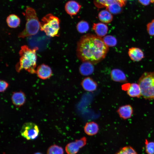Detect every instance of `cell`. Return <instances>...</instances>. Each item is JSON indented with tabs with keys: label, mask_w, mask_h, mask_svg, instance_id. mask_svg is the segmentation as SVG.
I'll list each match as a JSON object with an SVG mask.
<instances>
[{
	"label": "cell",
	"mask_w": 154,
	"mask_h": 154,
	"mask_svg": "<svg viewBox=\"0 0 154 154\" xmlns=\"http://www.w3.org/2000/svg\"><path fill=\"white\" fill-rule=\"evenodd\" d=\"M20 22L19 18L15 14L9 15L6 19V22L8 25L12 28H16L18 27Z\"/></svg>",
	"instance_id": "obj_19"
},
{
	"label": "cell",
	"mask_w": 154,
	"mask_h": 154,
	"mask_svg": "<svg viewBox=\"0 0 154 154\" xmlns=\"http://www.w3.org/2000/svg\"><path fill=\"white\" fill-rule=\"evenodd\" d=\"M145 143L146 153L147 154H154V142L148 141L146 139Z\"/></svg>",
	"instance_id": "obj_26"
},
{
	"label": "cell",
	"mask_w": 154,
	"mask_h": 154,
	"mask_svg": "<svg viewBox=\"0 0 154 154\" xmlns=\"http://www.w3.org/2000/svg\"><path fill=\"white\" fill-rule=\"evenodd\" d=\"M151 3H154V0H151Z\"/></svg>",
	"instance_id": "obj_33"
},
{
	"label": "cell",
	"mask_w": 154,
	"mask_h": 154,
	"mask_svg": "<svg viewBox=\"0 0 154 154\" xmlns=\"http://www.w3.org/2000/svg\"><path fill=\"white\" fill-rule=\"evenodd\" d=\"M93 64L88 62H84L80 66L79 71L83 76H88L92 74L94 71Z\"/></svg>",
	"instance_id": "obj_18"
},
{
	"label": "cell",
	"mask_w": 154,
	"mask_h": 154,
	"mask_svg": "<svg viewBox=\"0 0 154 154\" xmlns=\"http://www.w3.org/2000/svg\"><path fill=\"white\" fill-rule=\"evenodd\" d=\"M26 21L25 29L18 35L19 37H25L36 34L40 29V22L38 20L36 11L32 8L27 7L25 10Z\"/></svg>",
	"instance_id": "obj_3"
},
{
	"label": "cell",
	"mask_w": 154,
	"mask_h": 154,
	"mask_svg": "<svg viewBox=\"0 0 154 154\" xmlns=\"http://www.w3.org/2000/svg\"><path fill=\"white\" fill-rule=\"evenodd\" d=\"M8 84L4 80H1L0 81V91L3 92L5 91L8 86Z\"/></svg>",
	"instance_id": "obj_29"
},
{
	"label": "cell",
	"mask_w": 154,
	"mask_h": 154,
	"mask_svg": "<svg viewBox=\"0 0 154 154\" xmlns=\"http://www.w3.org/2000/svg\"><path fill=\"white\" fill-rule=\"evenodd\" d=\"M128 54L131 59L135 62L139 61L144 57V54L142 50L136 47L129 48L128 50Z\"/></svg>",
	"instance_id": "obj_10"
},
{
	"label": "cell",
	"mask_w": 154,
	"mask_h": 154,
	"mask_svg": "<svg viewBox=\"0 0 154 154\" xmlns=\"http://www.w3.org/2000/svg\"><path fill=\"white\" fill-rule=\"evenodd\" d=\"M147 29L149 35L154 36V19L147 24Z\"/></svg>",
	"instance_id": "obj_27"
},
{
	"label": "cell",
	"mask_w": 154,
	"mask_h": 154,
	"mask_svg": "<svg viewBox=\"0 0 154 154\" xmlns=\"http://www.w3.org/2000/svg\"><path fill=\"white\" fill-rule=\"evenodd\" d=\"M98 17L99 20L102 22L108 23H110L113 19L112 14L106 10L101 11L99 13Z\"/></svg>",
	"instance_id": "obj_20"
},
{
	"label": "cell",
	"mask_w": 154,
	"mask_h": 154,
	"mask_svg": "<svg viewBox=\"0 0 154 154\" xmlns=\"http://www.w3.org/2000/svg\"><path fill=\"white\" fill-rule=\"evenodd\" d=\"M36 73L39 78L45 80L49 78L52 76V73L50 67L43 64L38 67Z\"/></svg>",
	"instance_id": "obj_12"
},
{
	"label": "cell",
	"mask_w": 154,
	"mask_h": 154,
	"mask_svg": "<svg viewBox=\"0 0 154 154\" xmlns=\"http://www.w3.org/2000/svg\"><path fill=\"white\" fill-rule=\"evenodd\" d=\"M39 133L38 126L32 122L25 123L23 125L21 130V136L27 140L35 139Z\"/></svg>",
	"instance_id": "obj_6"
},
{
	"label": "cell",
	"mask_w": 154,
	"mask_h": 154,
	"mask_svg": "<svg viewBox=\"0 0 154 154\" xmlns=\"http://www.w3.org/2000/svg\"><path fill=\"white\" fill-rule=\"evenodd\" d=\"M47 154H64V151L61 147L53 145L48 148Z\"/></svg>",
	"instance_id": "obj_24"
},
{
	"label": "cell",
	"mask_w": 154,
	"mask_h": 154,
	"mask_svg": "<svg viewBox=\"0 0 154 154\" xmlns=\"http://www.w3.org/2000/svg\"><path fill=\"white\" fill-rule=\"evenodd\" d=\"M81 85L85 91L89 92L95 91L98 86L96 82L90 77L84 78L82 80Z\"/></svg>",
	"instance_id": "obj_13"
},
{
	"label": "cell",
	"mask_w": 154,
	"mask_h": 154,
	"mask_svg": "<svg viewBox=\"0 0 154 154\" xmlns=\"http://www.w3.org/2000/svg\"><path fill=\"white\" fill-rule=\"evenodd\" d=\"M81 6L77 2L74 1H70L66 4L65 9L66 11L68 14L75 15L78 12Z\"/></svg>",
	"instance_id": "obj_15"
},
{
	"label": "cell",
	"mask_w": 154,
	"mask_h": 154,
	"mask_svg": "<svg viewBox=\"0 0 154 154\" xmlns=\"http://www.w3.org/2000/svg\"><path fill=\"white\" fill-rule=\"evenodd\" d=\"M13 104L16 107H19L25 103L26 97L25 94L21 91L13 92L11 96Z\"/></svg>",
	"instance_id": "obj_9"
},
{
	"label": "cell",
	"mask_w": 154,
	"mask_h": 154,
	"mask_svg": "<svg viewBox=\"0 0 154 154\" xmlns=\"http://www.w3.org/2000/svg\"><path fill=\"white\" fill-rule=\"evenodd\" d=\"M92 29L97 35L100 37L104 36L107 34L108 27L105 24L102 23H94Z\"/></svg>",
	"instance_id": "obj_17"
},
{
	"label": "cell",
	"mask_w": 154,
	"mask_h": 154,
	"mask_svg": "<svg viewBox=\"0 0 154 154\" xmlns=\"http://www.w3.org/2000/svg\"><path fill=\"white\" fill-rule=\"evenodd\" d=\"M126 0H117V1L122 6L124 5Z\"/></svg>",
	"instance_id": "obj_31"
},
{
	"label": "cell",
	"mask_w": 154,
	"mask_h": 154,
	"mask_svg": "<svg viewBox=\"0 0 154 154\" xmlns=\"http://www.w3.org/2000/svg\"><path fill=\"white\" fill-rule=\"evenodd\" d=\"M117 112L120 118L123 119H126L131 117L133 110L131 105L127 104L119 107Z\"/></svg>",
	"instance_id": "obj_11"
},
{
	"label": "cell",
	"mask_w": 154,
	"mask_h": 154,
	"mask_svg": "<svg viewBox=\"0 0 154 154\" xmlns=\"http://www.w3.org/2000/svg\"><path fill=\"white\" fill-rule=\"evenodd\" d=\"M137 83L140 88L142 96L144 98L154 100V71L144 72Z\"/></svg>",
	"instance_id": "obj_4"
},
{
	"label": "cell",
	"mask_w": 154,
	"mask_h": 154,
	"mask_svg": "<svg viewBox=\"0 0 154 154\" xmlns=\"http://www.w3.org/2000/svg\"><path fill=\"white\" fill-rule=\"evenodd\" d=\"M76 28L78 31L80 33H84L89 30V26L88 23L86 21H81L77 24Z\"/></svg>",
	"instance_id": "obj_22"
},
{
	"label": "cell",
	"mask_w": 154,
	"mask_h": 154,
	"mask_svg": "<svg viewBox=\"0 0 154 154\" xmlns=\"http://www.w3.org/2000/svg\"><path fill=\"white\" fill-rule=\"evenodd\" d=\"M121 7L120 4L117 1L108 6L106 7V10L112 14H117L121 12Z\"/></svg>",
	"instance_id": "obj_21"
},
{
	"label": "cell",
	"mask_w": 154,
	"mask_h": 154,
	"mask_svg": "<svg viewBox=\"0 0 154 154\" xmlns=\"http://www.w3.org/2000/svg\"><path fill=\"white\" fill-rule=\"evenodd\" d=\"M34 154H42L40 153L37 152V153H34Z\"/></svg>",
	"instance_id": "obj_32"
},
{
	"label": "cell",
	"mask_w": 154,
	"mask_h": 154,
	"mask_svg": "<svg viewBox=\"0 0 154 154\" xmlns=\"http://www.w3.org/2000/svg\"><path fill=\"white\" fill-rule=\"evenodd\" d=\"M116 154H138L131 147L127 146L121 149Z\"/></svg>",
	"instance_id": "obj_25"
},
{
	"label": "cell",
	"mask_w": 154,
	"mask_h": 154,
	"mask_svg": "<svg viewBox=\"0 0 154 154\" xmlns=\"http://www.w3.org/2000/svg\"><path fill=\"white\" fill-rule=\"evenodd\" d=\"M94 3L96 6L99 8L107 6L106 0H95Z\"/></svg>",
	"instance_id": "obj_28"
},
{
	"label": "cell",
	"mask_w": 154,
	"mask_h": 154,
	"mask_svg": "<svg viewBox=\"0 0 154 154\" xmlns=\"http://www.w3.org/2000/svg\"><path fill=\"white\" fill-rule=\"evenodd\" d=\"M122 86V89L127 91L128 95L131 97L139 98L141 96L140 88L137 83L127 84Z\"/></svg>",
	"instance_id": "obj_8"
},
{
	"label": "cell",
	"mask_w": 154,
	"mask_h": 154,
	"mask_svg": "<svg viewBox=\"0 0 154 154\" xmlns=\"http://www.w3.org/2000/svg\"><path fill=\"white\" fill-rule=\"evenodd\" d=\"M110 76L112 79L115 82L121 83L127 82L125 74L122 71L119 69L115 68L112 70Z\"/></svg>",
	"instance_id": "obj_14"
},
{
	"label": "cell",
	"mask_w": 154,
	"mask_h": 154,
	"mask_svg": "<svg viewBox=\"0 0 154 154\" xmlns=\"http://www.w3.org/2000/svg\"><path fill=\"white\" fill-rule=\"evenodd\" d=\"M60 20L51 13L44 16L40 22V29L49 37L58 36L60 29Z\"/></svg>",
	"instance_id": "obj_5"
},
{
	"label": "cell",
	"mask_w": 154,
	"mask_h": 154,
	"mask_svg": "<svg viewBox=\"0 0 154 154\" xmlns=\"http://www.w3.org/2000/svg\"><path fill=\"white\" fill-rule=\"evenodd\" d=\"M108 50L101 37L88 34L80 38L76 51L78 58L82 62L94 64L103 59Z\"/></svg>",
	"instance_id": "obj_1"
},
{
	"label": "cell",
	"mask_w": 154,
	"mask_h": 154,
	"mask_svg": "<svg viewBox=\"0 0 154 154\" xmlns=\"http://www.w3.org/2000/svg\"><path fill=\"white\" fill-rule=\"evenodd\" d=\"M86 138L83 137L80 139L71 142L66 145L65 151L67 154H76L80 148L86 145Z\"/></svg>",
	"instance_id": "obj_7"
},
{
	"label": "cell",
	"mask_w": 154,
	"mask_h": 154,
	"mask_svg": "<svg viewBox=\"0 0 154 154\" xmlns=\"http://www.w3.org/2000/svg\"><path fill=\"white\" fill-rule=\"evenodd\" d=\"M103 40L105 44L108 47L114 46L117 44L116 38L112 35L106 36L103 38Z\"/></svg>",
	"instance_id": "obj_23"
},
{
	"label": "cell",
	"mask_w": 154,
	"mask_h": 154,
	"mask_svg": "<svg viewBox=\"0 0 154 154\" xmlns=\"http://www.w3.org/2000/svg\"><path fill=\"white\" fill-rule=\"evenodd\" d=\"M38 49L37 47L31 49L26 45L21 46L19 52L20 56L19 61L16 66V69L18 72L24 69L32 74L36 73L35 70L36 66V51Z\"/></svg>",
	"instance_id": "obj_2"
},
{
	"label": "cell",
	"mask_w": 154,
	"mask_h": 154,
	"mask_svg": "<svg viewBox=\"0 0 154 154\" xmlns=\"http://www.w3.org/2000/svg\"><path fill=\"white\" fill-rule=\"evenodd\" d=\"M138 1L139 2L144 5H148L151 1V0H138Z\"/></svg>",
	"instance_id": "obj_30"
},
{
	"label": "cell",
	"mask_w": 154,
	"mask_h": 154,
	"mask_svg": "<svg viewBox=\"0 0 154 154\" xmlns=\"http://www.w3.org/2000/svg\"><path fill=\"white\" fill-rule=\"evenodd\" d=\"M84 129L86 134L89 136H93L98 133L99 126L98 124L94 121L89 122L86 123Z\"/></svg>",
	"instance_id": "obj_16"
}]
</instances>
